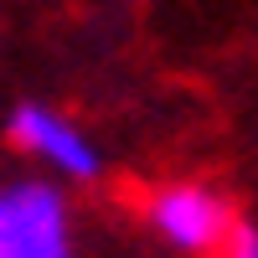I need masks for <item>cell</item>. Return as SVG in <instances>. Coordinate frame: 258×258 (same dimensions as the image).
<instances>
[{
    "instance_id": "cell-2",
    "label": "cell",
    "mask_w": 258,
    "mask_h": 258,
    "mask_svg": "<svg viewBox=\"0 0 258 258\" xmlns=\"http://www.w3.org/2000/svg\"><path fill=\"white\" fill-rule=\"evenodd\" d=\"M145 222L170 248L207 258L222 248L227 227H232V207L222 191H212L202 181H170V186H155L145 197Z\"/></svg>"
},
{
    "instance_id": "cell-3",
    "label": "cell",
    "mask_w": 258,
    "mask_h": 258,
    "mask_svg": "<svg viewBox=\"0 0 258 258\" xmlns=\"http://www.w3.org/2000/svg\"><path fill=\"white\" fill-rule=\"evenodd\" d=\"M6 140L16 150H26V155L47 160V170H57L68 181H93L103 170V155L93 150V140L68 114L47 109V103H16V114L6 124Z\"/></svg>"
},
{
    "instance_id": "cell-1",
    "label": "cell",
    "mask_w": 258,
    "mask_h": 258,
    "mask_svg": "<svg viewBox=\"0 0 258 258\" xmlns=\"http://www.w3.org/2000/svg\"><path fill=\"white\" fill-rule=\"evenodd\" d=\"M0 258H78L68 202L52 181H0Z\"/></svg>"
},
{
    "instance_id": "cell-4",
    "label": "cell",
    "mask_w": 258,
    "mask_h": 258,
    "mask_svg": "<svg viewBox=\"0 0 258 258\" xmlns=\"http://www.w3.org/2000/svg\"><path fill=\"white\" fill-rule=\"evenodd\" d=\"M217 258H258V227L232 217V227H227V238H222Z\"/></svg>"
}]
</instances>
